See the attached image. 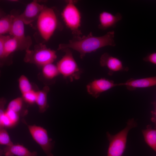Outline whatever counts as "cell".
<instances>
[{
	"instance_id": "obj_1",
	"label": "cell",
	"mask_w": 156,
	"mask_h": 156,
	"mask_svg": "<svg viewBox=\"0 0 156 156\" xmlns=\"http://www.w3.org/2000/svg\"><path fill=\"white\" fill-rule=\"evenodd\" d=\"M114 31L107 32L103 36H94L92 32L87 36H73L68 43L60 44L58 50L66 49H73L78 52L80 57L83 58L87 53L96 51L98 49L106 46L114 47Z\"/></svg>"
},
{
	"instance_id": "obj_2",
	"label": "cell",
	"mask_w": 156,
	"mask_h": 156,
	"mask_svg": "<svg viewBox=\"0 0 156 156\" xmlns=\"http://www.w3.org/2000/svg\"><path fill=\"white\" fill-rule=\"evenodd\" d=\"M137 124L133 118L129 120L125 127L114 135L106 133L109 142L107 156H122L126 148L128 132Z\"/></svg>"
},
{
	"instance_id": "obj_3",
	"label": "cell",
	"mask_w": 156,
	"mask_h": 156,
	"mask_svg": "<svg viewBox=\"0 0 156 156\" xmlns=\"http://www.w3.org/2000/svg\"><path fill=\"white\" fill-rule=\"evenodd\" d=\"M58 20L52 8L44 7L37 19V27L41 36L45 40L51 38L56 29Z\"/></svg>"
},
{
	"instance_id": "obj_4",
	"label": "cell",
	"mask_w": 156,
	"mask_h": 156,
	"mask_svg": "<svg viewBox=\"0 0 156 156\" xmlns=\"http://www.w3.org/2000/svg\"><path fill=\"white\" fill-rule=\"evenodd\" d=\"M26 51L25 62L42 67L52 63L57 57L56 51L42 44L36 45L33 50L29 49Z\"/></svg>"
},
{
	"instance_id": "obj_5",
	"label": "cell",
	"mask_w": 156,
	"mask_h": 156,
	"mask_svg": "<svg viewBox=\"0 0 156 156\" xmlns=\"http://www.w3.org/2000/svg\"><path fill=\"white\" fill-rule=\"evenodd\" d=\"M65 55L57 62V66L60 74L70 81L74 80H78L80 77L82 72L78 67L69 49L62 50Z\"/></svg>"
},
{
	"instance_id": "obj_6",
	"label": "cell",
	"mask_w": 156,
	"mask_h": 156,
	"mask_svg": "<svg viewBox=\"0 0 156 156\" xmlns=\"http://www.w3.org/2000/svg\"><path fill=\"white\" fill-rule=\"evenodd\" d=\"M62 15L65 23L73 36H81V14L75 5V1L69 0L64 8Z\"/></svg>"
},
{
	"instance_id": "obj_7",
	"label": "cell",
	"mask_w": 156,
	"mask_h": 156,
	"mask_svg": "<svg viewBox=\"0 0 156 156\" xmlns=\"http://www.w3.org/2000/svg\"><path fill=\"white\" fill-rule=\"evenodd\" d=\"M22 121L27 126L33 139L41 147L46 156H53L51 151L54 143L49 138L47 130L40 126L29 125L24 119H22Z\"/></svg>"
},
{
	"instance_id": "obj_8",
	"label": "cell",
	"mask_w": 156,
	"mask_h": 156,
	"mask_svg": "<svg viewBox=\"0 0 156 156\" xmlns=\"http://www.w3.org/2000/svg\"><path fill=\"white\" fill-rule=\"evenodd\" d=\"M12 25L9 33L10 35L14 37L18 41L19 50L29 49L32 42L29 36H26L25 34L24 23L20 15H14Z\"/></svg>"
},
{
	"instance_id": "obj_9",
	"label": "cell",
	"mask_w": 156,
	"mask_h": 156,
	"mask_svg": "<svg viewBox=\"0 0 156 156\" xmlns=\"http://www.w3.org/2000/svg\"><path fill=\"white\" fill-rule=\"evenodd\" d=\"M118 86L113 80L105 78H100L93 80L86 86L87 92L92 96L96 98L102 93L114 87Z\"/></svg>"
},
{
	"instance_id": "obj_10",
	"label": "cell",
	"mask_w": 156,
	"mask_h": 156,
	"mask_svg": "<svg viewBox=\"0 0 156 156\" xmlns=\"http://www.w3.org/2000/svg\"><path fill=\"white\" fill-rule=\"evenodd\" d=\"M100 64L101 66L106 67L108 69V74L110 75H112L115 72L127 71L129 70L128 67L124 66L120 60L107 53H105L101 55Z\"/></svg>"
},
{
	"instance_id": "obj_11",
	"label": "cell",
	"mask_w": 156,
	"mask_h": 156,
	"mask_svg": "<svg viewBox=\"0 0 156 156\" xmlns=\"http://www.w3.org/2000/svg\"><path fill=\"white\" fill-rule=\"evenodd\" d=\"M44 7L36 1H34L28 4L24 12L20 15L24 23L29 24L38 19Z\"/></svg>"
},
{
	"instance_id": "obj_12",
	"label": "cell",
	"mask_w": 156,
	"mask_h": 156,
	"mask_svg": "<svg viewBox=\"0 0 156 156\" xmlns=\"http://www.w3.org/2000/svg\"><path fill=\"white\" fill-rule=\"evenodd\" d=\"M125 86L130 90L156 86V76L138 79L131 78L125 82L118 83V86Z\"/></svg>"
},
{
	"instance_id": "obj_13",
	"label": "cell",
	"mask_w": 156,
	"mask_h": 156,
	"mask_svg": "<svg viewBox=\"0 0 156 156\" xmlns=\"http://www.w3.org/2000/svg\"><path fill=\"white\" fill-rule=\"evenodd\" d=\"M122 18L121 14L117 13L115 15L109 12L103 11L100 13L99 16V29L105 30L111 27H114L116 24Z\"/></svg>"
},
{
	"instance_id": "obj_14",
	"label": "cell",
	"mask_w": 156,
	"mask_h": 156,
	"mask_svg": "<svg viewBox=\"0 0 156 156\" xmlns=\"http://www.w3.org/2000/svg\"><path fill=\"white\" fill-rule=\"evenodd\" d=\"M5 156H37L36 151L31 152L22 145L14 144L5 146L1 150Z\"/></svg>"
},
{
	"instance_id": "obj_15",
	"label": "cell",
	"mask_w": 156,
	"mask_h": 156,
	"mask_svg": "<svg viewBox=\"0 0 156 156\" xmlns=\"http://www.w3.org/2000/svg\"><path fill=\"white\" fill-rule=\"evenodd\" d=\"M142 133L146 143L156 153V128L148 125L146 129L142 130Z\"/></svg>"
},
{
	"instance_id": "obj_16",
	"label": "cell",
	"mask_w": 156,
	"mask_h": 156,
	"mask_svg": "<svg viewBox=\"0 0 156 156\" xmlns=\"http://www.w3.org/2000/svg\"><path fill=\"white\" fill-rule=\"evenodd\" d=\"M49 90L48 87L45 86L42 90L37 91L36 103L38 106L40 113L44 112L49 107L47 103V95Z\"/></svg>"
},
{
	"instance_id": "obj_17",
	"label": "cell",
	"mask_w": 156,
	"mask_h": 156,
	"mask_svg": "<svg viewBox=\"0 0 156 156\" xmlns=\"http://www.w3.org/2000/svg\"><path fill=\"white\" fill-rule=\"evenodd\" d=\"M18 50H19V47L17 40L13 36H8L4 44V58Z\"/></svg>"
},
{
	"instance_id": "obj_18",
	"label": "cell",
	"mask_w": 156,
	"mask_h": 156,
	"mask_svg": "<svg viewBox=\"0 0 156 156\" xmlns=\"http://www.w3.org/2000/svg\"><path fill=\"white\" fill-rule=\"evenodd\" d=\"M14 17V14H8L0 19V35L10 33L12 28Z\"/></svg>"
},
{
	"instance_id": "obj_19",
	"label": "cell",
	"mask_w": 156,
	"mask_h": 156,
	"mask_svg": "<svg viewBox=\"0 0 156 156\" xmlns=\"http://www.w3.org/2000/svg\"><path fill=\"white\" fill-rule=\"evenodd\" d=\"M42 72L46 78L52 79L56 77L59 74L56 65L52 63L46 65L42 67Z\"/></svg>"
},
{
	"instance_id": "obj_20",
	"label": "cell",
	"mask_w": 156,
	"mask_h": 156,
	"mask_svg": "<svg viewBox=\"0 0 156 156\" xmlns=\"http://www.w3.org/2000/svg\"><path fill=\"white\" fill-rule=\"evenodd\" d=\"M23 101L22 97L15 98L9 102L7 109L13 111L20 115L23 107Z\"/></svg>"
},
{
	"instance_id": "obj_21",
	"label": "cell",
	"mask_w": 156,
	"mask_h": 156,
	"mask_svg": "<svg viewBox=\"0 0 156 156\" xmlns=\"http://www.w3.org/2000/svg\"><path fill=\"white\" fill-rule=\"evenodd\" d=\"M18 86L22 94L33 90L32 85L29 79L24 75H22L19 77Z\"/></svg>"
},
{
	"instance_id": "obj_22",
	"label": "cell",
	"mask_w": 156,
	"mask_h": 156,
	"mask_svg": "<svg viewBox=\"0 0 156 156\" xmlns=\"http://www.w3.org/2000/svg\"><path fill=\"white\" fill-rule=\"evenodd\" d=\"M0 144L6 146H10L13 144L8 132L4 128H0Z\"/></svg>"
},
{
	"instance_id": "obj_23",
	"label": "cell",
	"mask_w": 156,
	"mask_h": 156,
	"mask_svg": "<svg viewBox=\"0 0 156 156\" xmlns=\"http://www.w3.org/2000/svg\"><path fill=\"white\" fill-rule=\"evenodd\" d=\"M22 94V98L23 101L27 103L30 104L36 103L37 92L33 89Z\"/></svg>"
},
{
	"instance_id": "obj_24",
	"label": "cell",
	"mask_w": 156,
	"mask_h": 156,
	"mask_svg": "<svg viewBox=\"0 0 156 156\" xmlns=\"http://www.w3.org/2000/svg\"><path fill=\"white\" fill-rule=\"evenodd\" d=\"M5 113L14 126L17 124L19 120V114L7 109L5 110Z\"/></svg>"
},
{
	"instance_id": "obj_25",
	"label": "cell",
	"mask_w": 156,
	"mask_h": 156,
	"mask_svg": "<svg viewBox=\"0 0 156 156\" xmlns=\"http://www.w3.org/2000/svg\"><path fill=\"white\" fill-rule=\"evenodd\" d=\"M0 36V58L2 59L4 58V44L8 36Z\"/></svg>"
},
{
	"instance_id": "obj_26",
	"label": "cell",
	"mask_w": 156,
	"mask_h": 156,
	"mask_svg": "<svg viewBox=\"0 0 156 156\" xmlns=\"http://www.w3.org/2000/svg\"><path fill=\"white\" fill-rule=\"evenodd\" d=\"M144 61L156 65V52L148 55L143 58Z\"/></svg>"
},
{
	"instance_id": "obj_27",
	"label": "cell",
	"mask_w": 156,
	"mask_h": 156,
	"mask_svg": "<svg viewBox=\"0 0 156 156\" xmlns=\"http://www.w3.org/2000/svg\"><path fill=\"white\" fill-rule=\"evenodd\" d=\"M152 114L153 115L152 120L153 122H155V123L156 124V107L155 110L152 112Z\"/></svg>"
}]
</instances>
